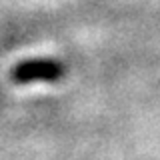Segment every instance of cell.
<instances>
[{
  "instance_id": "6da1fadb",
  "label": "cell",
  "mask_w": 160,
  "mask_h": 160,
  "mask_svg": "<svg viewBox=\"0 0 160 160\" xmlns=\"http://www.w3.org/2000/svg\"><path fill=\"white\" fill-rule=\"evenodd\" d=\"M66 74V66L56 58H30L22 60L10 70V78L16 84L30 82H58Z\"/></svg>"
}]
</instances>
